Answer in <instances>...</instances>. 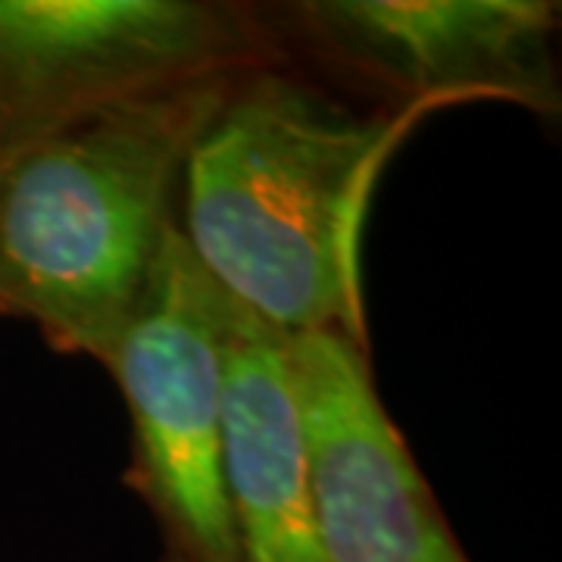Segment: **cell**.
<instances>
[{
	"label": "cell",
	"mask_w": 562,
	"mask_h": 562,
	"mask_svg": "<svg viewBox=\"0 0 562 562\" xmlns=\"http://www.w3.org/2000/svg\"><path fill=\"white\" fill-rule=\"evenodd\" d=\"M422 113H357L294 63L244 72L184 162L179 228L203 272L284 338L369 350L362 222Z\"/></svg>",
	"instance_id": "obj_1"
},
{
	"label": "cell",
	"mask_w": 562,
	"mask_h": 562,
	"mask_svg": "<svg viewBox=\"0 0 562 562\" xmlns=\"http://www.w3.org/2000/svg\"><path fill=\"white\" fill-rule=\"evenodd\" d=\"M241 76L120 103L13 154L0 179V316L110 369L176 225L188 154Z\"/></svg>",
	"instance_id": "obj_2"
},
{
	"label": "cell",
	"mask_w": 562,
	"mask_h": 562,
	"mask_svg": "<svg viewBox=\"0 0 562 562\" xmlns=\"http://www.w3.org/2000/svg\"><path fill=\"white\" fill-rule=\"evenodd\" d=\"M288 63L260 3L0 0V147L13 157L120 103Z\"/></svg>",
	"instance_id": "obj_3"
},
{
	"label": "cell",
	"mask_w": 562,
	"mask_h": 562,
	"mask_svg": "<svg viewBox=\"0 0 562 562\" xmlns=\"http://www.w3.org/2000/svg\"><path fill=\"white\" fill-rule=\"evenodd\" d=\"M132 413L125 482L188 562H241L222 479L225 294L181 235L166 232L110 362Z\"/></svg>",
	"instance_id": "obj_4"
},
{
	"label": "cell",
	"mask_w": 562,
	"mask_h": 562,
	"mask_svg": "<svg viewBox=\"0 0 562 562\" xmlns=\"http://www.w3.org/2000/svg\"><path fill=\"white\" fill-rule=\"evenodd\" d=\"M262 10L291 60H313L387 110L506 101L541 116L560 113V3L291 0Z\"/></svg>",
	"instance_id": "obj_5"
},
{
	"label": "cell",
	"mask_w": 562,
	"mask_h": 562,
	"mask_svg": "<svg viewBox=\"0 0 562 562\" xmlns=\"http://www.w3.org/2000/svg\"><path fill=\"white\" fill-rule=\"evenodd\" d=\"M325 562H469L372 382L335 331L288 338Z\"/></svg>",
	"instance_id": "obj_6"
},
{
	"label": "cell",
	"mask_w": 562,
	"mask_h": 562,
	"mask_svg": "<svg viewBox=\"0 0 562 562\" xmlns=\"http://www.w3.org/2000/svg\"><path fill=\"white\" fill-rule=\"evenodd\" d=\"M222 479L241 562H325L288 338L228 294Z\"/></svg>",
	"instance_id": "obj_7"
},
{
	"label": "cell",
	"mask_w": 562,
	"mask_h": 562,
	"mask_svg": "<svg viewBox=\"0 0 562 562\" xmlns=\"http://www.w3.org/2000/svg\"><path fill=\"white\" fill-rule=\"evenodd\" d=\"M7 166H10V154L0 147V179H3V172H7Z\"/></svg>",
	"instance_id": "obj_8"
},
{
	"label": "cell",
	"mask_w": 562,
	"mask_h": 562,
	"mask_svg": "<svg viewBox=\"0 0 562 562\" xmlns=\"http://www.w3.org/2000/svg\"><path fill=\"white\" fill-rule=\"evenodd\" d=\"M160 562H188V560H184V557H179V553H169V550H166Z\"/></svg>",
	"instance_id": "obj_9"
}]
</instances>
